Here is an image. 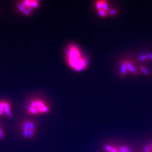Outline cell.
I'll return each mask as SVG.
<instances>
[{
	"mask_svg": "<svg viewBox=\"0 0 152 152\" xmlns=\"http://www.w3.org/2000/svg\"><path fill=\"white\" fill-rule=\"evenodd\" d=\"M66 58L70 67L77 72L85 70L88 64V59L82 56L80 49L75 45H71L68 48Z\"/></svg>",
	"mask_w": 152,
	"mask_h": 152,
	"instance_id": "1",
	"label": "cell"
},
{
	"mask_svg": "<svg viewBox=\"0 0 152 152\" xmlns=\"http://www.w3.org/2000/svg\"><path fill=\"white\" fill-rule=\"evenodd\" d=\"M28 112L33 115H37L48 113L50 107L43 101L41 100H34L29 104L27 108Z\"/></svg>",
	"mask_w": 152,
	"mask_h": 152,
	"instance_id": "2",
	"label": "cell"
},
{
	"mask_svg": "<svg viewBox=\"0 0 152 152\" xmlns=\"http://www.w3.org/2000/svg\"><path fill=\"white\" fill-rule=\"evenodd\" d=\"M39 4L38 1H24L21 2L18 7L23 14L28 15L31 14L33 9L38 7Z\"/></svg>",
	"mask_w": 152,
	"mask_h": 152,
	"instance_id": "3",
	"label": "cell"
},
{
	"mask_svg": "<svg viewBox=\"0 0 152 152\" xmlns=\"http://www.w3.org/2000/svg\"><path fill=\"white\" fill-rule=\"evenodd\" d=\"M5 114L7 117H11L12 116L11 106L9 102L5 101L0 102V116H2Z\"/></svg>",
	"mask_w": 152,
	"mask_h": 152,
	"instance_id": "4",
	"label": "cell"
},
{
	"mask_svg": "<svg viewBox=\"0 0 152 152\" xmlns=\"http://www.w3.org/2000/svg\"><path fill=\"white\" fill-rule=\"evenodd\" d=\"M127 71H128V69L126 64V61H122L121 64V68H120L121 76H125V75H126Z\"/></svg>",
	"mask_w": 152,
	"mask_h": 152,
	"instance_id": "5",
	"label": "cell"
},
{
	"mask_svg": "<svg viewBox=\"0 0 152 152\" xmlns=\"http://www.w3.org/2000/svg\"><path fill=\"white\" fill-rule=\"evenodd\" d=\"M126 64L127 66L128 70L132 74L136 75L137 73V72L136 71V68L132 65L130 61H126Z\"/></svg>",
	"mask_w": 152,
	"mask_h": 152,
	"instance_id": "6",
	"label": "cell"
},
{
	"mask_svg": "<svg viewBox=\"0 0 152 152\" xmlns=\"http://www.w3.org/2000/svg\"><path fill=\"white\" fill-rule=\"evenodd\" d=\"M102 10L107 11L108 10V5L107 1H102Z\"/></svg>",
	"mask_w": 152,
	"mask_h": 152,
	"instance_id": "7",
	"label": "cell"
},
{
	"mask_svg": "<svg viewBox=\"0 0 152 152\" xmlns=\"http://www.w3.org/2000/svg\"><path fill=\"white\" fill-rule=\"evenodd\" d=\"M140 70L142 72V73H143L144 75H145L147 76H149V74H150L149 71H148V69L144 66H141L140 67Z\"/></svg>",
	"mask_w": 152,
	"mask_h": 152,
	"instance_id": "8",
	"label": "cell"
},
{
	"mask_svg": "<svg viewBox=\"0 0 152 152\" xmlns=\"http://www.w3.org/2000/svg\"><path fill=\"white\" fill-rule=\"evenodd\" d=\"M96 9L99 10H102V1H97L96 2Z\"/></svg>",
	"mask_w": 152,
	"mask_h": 152,
	"instance_id": "9",
	"label": "cell"
},
{
	"mask_svg": "<svg viewBox=\"0 0 152 152\" xmlns=\"http://www.w3.org/2000/svg\"><path fill=\"white\" fill-rule=\"evenodd\" d=\"M144 152H152V149L149 144H147L144 148Z\"/></svg>",
	"mask_w": 152,
	"mask_h": 152,
	"instance_id": "10",
	"label": "cell"
},
{
	"mask_svg": "<svg viewBox=\"0 0 152 152\" xmlns=\"http://www.w3.org/2000/svg\"><path fill=\"white\" fill-rule=\"evenodd\" d=\"M113 146H112V145H109V144H106V145H104V149H105V150L107 151V152H111V151H112V148H113Z\"/></svg>",
	"mask_w": 152,
	"mask_h": 152,
	"instance_id": "11",
	"label": "cell"
},
{
	"mask_svg": "<svg viewBox=\"0 0 152 152\" xmlns=\"http://www.w3.org/2000/svg\"><path fill=\"white\" fill-rule=\"evenodd\" d=\"M98 14L99 15L103 17H105L107 15V11H104L103 10H99L98 11Z\"/></svg>",
	"mask_w": 152,
	"mask_h": 152,
	"instance_id": "12",
	"label": "cell"
},
{
	"mask_svg": "<svg viewBox=\"0 0 152 152\" xmlns=\"http://www.w3.org/2000/svg\"><path fill=\"white\" fill-rule=\"evenodd\" d=\"M109 14L111 16H114L117 14V10H115V9H112L109 11Z\"/></svg>",
	"mask_w": 152,
	"mask_h": 152,
	"instance_id": "13",
	"label": "cell"
},
{
	"mask_svg": "<svg viewBox=\"0 0 152 152\" xmlns=\"http://www.w3.org/2000/svg\"><path fill=\"white\" fill-rule=\"evenodd\" d=\"M139 59L141 61H143L147 60V59H148L147 55H141L139 56Z\"/></svg>",
	"mask_w": 152,
	"mask_h": 152,
	"instance_id": "14",
	"label": "cell"
},
{
	"mask_svg": "<svg viewBox=\"0 0 152 152\" xmlns=\"http://www.w3.org/2000/svg\"><path fill=\"white\" fill-rule=\"evenodd\" d=\"M5 137V134L4 131L2 130V128L0 127V139H4Z\"/></svg>",
	"mask_w": 152,
	"mask_h": 152,
	"instance_id": "15",
	"label": "cell"
},
{
	"mask_svg": "<svg viewBox=\"0 0 152 152\" xmlns=\"http://www.w3.org/2000/svg\"><path fill=\"white\" fill-rule=\"evenodd\" d=\"M120 152H126V146L125 145H121L120 147Z\"/></svg>",
	"mask_w": 152,
	"mask_h": 152,
	"instance_id": "16",
	"label": "cell"
},
{
	"mask_svg": "<svg viewBox=\"0 0 152 152\" xmlns=\"http://www.w3.org/2000/svg\"><path fill=\"white\" fill-rule=\"evenodd\" d=\"M110 152H120V150L117 147H113Z\"/></svg>",
	"mask_w": 152,
	"mask_h": 152,
	"instance_id": "17",
	"label": "cell"
},
{
	"mask_svg": "<svg viewBox=\"0 0 152 152\" xmlns=\"http://www.w3.org/2000/svg\"><path fill=\"white\" fill-rule=\"evenodd\" d=\"M147 58L148 59H150V60H152V54L151 53H148L147 54Z\"/></svg>",
	"mask_w": 152,
	"mask_h": 152,
	"instance_id": "18",
	"label": "cell"
},
{
	"mask_svg": "<svg viewBox=\"0 0 152 152\" xmlns=\"http://www.w3.org/2000/svg\"><path fill=\"white\" fill-rule=\"evenodd\" d=\"M126 152H132L130 147L126 146Z\"/></svg>",
	"mask_w": 152,
	"mask_h": 152,
	"instance_id": "19",
	"label": "cell"
},
{
	"mask_svg": "<svg viewBox=\"0 0 152 152\" xmlns=\"http://www.w3.org/2000/svg\"><path fill=\"white\" fill-rule=\"evenodd\" d=\"M149 145H150V146L151 147V148H152V143H151V144H149Z\"/></svg>",
	"mask_w": 152,
	"mask_h": 152,
	"instance_id": "20",
	"label": "cell"
}]
</instances>
